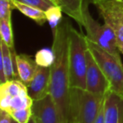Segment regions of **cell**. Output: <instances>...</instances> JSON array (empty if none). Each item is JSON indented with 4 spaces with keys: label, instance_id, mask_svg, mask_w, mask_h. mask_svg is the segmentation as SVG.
Returning <instances> with one entry per match:
<instances>
[{
    "label": "cell",
    "instance_id": "obj_1",
    "mask_svg": "<svg viewBox=\"0 0 123 123\" xmlns=\"http://www.w3.org/2000/svg\"><path fill=\"white\" fill-rule=\"evenodd\" d=\"M71 25L68 19H62L53 31L51 49L54 62L51 68L50 94L57 108L60 123H71V84L68 64V32Z\"/></svg>",
    "mask_w": 123,
    "mask_h": 123
},
{
    "label": "cell",
    "instance_id": "obj_2",
    "mask_svg": "<svg viewBox=\"0 0 123 123\" xmlns=\"http://www.w3.org/2000/svg\"><path fill=\"white\" fill-rule=\"evenodd\" d=\"M88 41L71 24L68 32V64L71 88L86 89Z\"/></svg>",
    "mask_w": 123,
    "mask_h": 123
},
{
    "label": "cell",
    "instance_id": "obj_3",
    "mask_svg": "<svg viewBox=\"0 0 123 123\" xmlns=\"http://www.w3.org/2000/svg\"><path fill=\"white\" fill-rule=\"evenodd\" d=\"M104 95L86 89H71V123H94L104 104Z\"/></svg>",
    "mask_w": 123,
    "mask_h": 123
},
{
    "label": "cell",
    "instance_id": "obj_4",
    "mask_svg": "<svg viewBox=\"0 0 123 123\" xmlns=\"http://www.w3.org/2000/svg\"><path fill=\"white\" fill-rule=\"evenodd\" d=\"M89 0H84L83 5V20L81 27L86 31V38L103 50L116 56L121 57L117 38L106 24H100L91 15L89 8Z\"/></svg>",
    "mask_w": 123,
    "mask_h": 123
},
{
    "label": "cell",
    "instance_id": "obj_5",
    "mask_svg": "<svg viewBox=\"0 0 123 123\" xmlns=\"http://www.w3.org/2000/svg\"><path fill=\"white\" fill-rule=\"evenodd\" d=\"M88 48L109 82L111 91L123 97V64L121 58L111 54L89 41Z\"/></svg>",
    "mask_w": 123,
    "mask_h": 123
},
{
    "label": "cell",
    "instance_id": "obj_6",
    "mask_svg": "<svg viewBox=\"0 0 123 123\" xmlns=\"http://www.w3.org/2000/svg\"><path fill=\"white\" fill-rule=\"evenodd\" d=\"M95 5L106 24L115 33L118 46L123 42V3L116 0H89Z\"/></svg>",
    "mask_w": 123,
    "mask_h": 123
},
{
    "label": "cell",
    "instance_id": "obj_7",
    "mask_svg": "<svg viewBox=\"0 0 123 123\" xmlns=\"http://www.w3.org/2000/svg\"><path fill=\"white\" fill-rule=\"evenodd\" d=\"M86 90L104 96L111 90L109 82L89 48L87 51Z\"/></svg>",
    "mask_w": 123,
    "mask_h": 123
},
{
    "label": "cell",
    "instance_id": "obj_8",
    "mask_svg": "<svg viewBox=\"0 0 123 123\" xmlns=\"http://www.w3.org/2000/svg\"><path fill=\"white\" fill-rule=\"evenodd\" d=\"M32 116L37 123H60L56 105L51 94L37 100H33Z\"/></svg>",
    "mask_w": 123,
    "mask_h": 123
},
{
    "label": "cell",
    "instance_id": "obj_9",
    "mask_svg": "<svg viewBox=\"0 0 123 123\" xmlns=\"http://www.w3.org/2000/svg\"><path fill=\"white\" fill-rule=\"evenodd\" d=\"M51 68L38 65L33 79L27 85L29 95L33 100L46 97L50 94Z\"/></svg>",
    "mask_w": 123,
    "mask_h": 123
},
{
    "label": "cell",
    "instance_id": "obj_10",
    "mask_svg": "<svg viewBox=\"0 0 123 123\" xmlns=\"http://www.w3.org/2000/svg\"><path fill=\"white\" fill-rule=\"evenodd\" d=\"M105 123H123V97L110 90L105 95Z\"/></svg>",
    "mask_w": 123,
    "mask_h": 123
},
{
    "label": "cell",
    "instance_id": "obj_11",
    "mask_svg": "<svg viewBox=\"0 0 123 123\" xmlns=\"http://www.w3.org/2000/svg\"><path fill=\"white\" fill-rule=\"evenodd\" d=\"M15 51L3 41L0 43V84L18 78L15 62Z\"/></svg>",
    "mask_w": 123,
    "mask_h": 123
},
{
    "label": "cell",
    "instance_id": "obj_12",
    "mask_svg": "<svg viewBox=\"0 0 123 123\" xmlns=\"http://www.w3.org/2000/svg\"><path fill=\"white\" fill-rule=\"evenodd\" d=\"M27 94H29L27 86L19 79H13L0 84V108L6 111L11 99Z\"/></svg>",
    "mask_w": 123,
    "mask_h": 123
},
{
    "label": "cell",
    "instance_id": "obj_13",
    "mask_svg": "<svg viewBox=\"0 0 123 123\" xmlns=\"http://www.w3.org/2000/svg\"><path fill=\"white\" fill-rule=\"evenodd\" d=\"M15 62L18 79L27 86L36 74L38 64L31 56L23 53L16 54Z\"/></svg>",
    "mask_w": 123,
    "mask_h": 123
},
{
    "label": "cell",
    "instance_id": "obj_14",
    "mask_svg": "<svg viewBox=\"0 0 123 123\" xmlns=\"http://www.w3.org/2000/svg\"><path fill=\"white\" fill-rule=\"evenodd\" d=\"M84 0H58V5L63 13L78 23L81 27L83 20V5Z\"/></svg>",
    "mask_w": 123,
    "mask_h": 123
},
{
    "label": "cell",
    "instance_id": "obj_15",
    "mask_svg": "<svg viewBox=\"0 0 123 123\" xmlns=\"http://www.w3.org/2000/svg\"><path fill=\"white\" fill-rule=\"evenodd\" d=\"M14 9L19 10L21 14L25 15L26 17L30 18L34 20L39 25H43L47 21L46 16V13L39 9H36L32 6L17 2L15 0H11Z\"/></svg>",
    "mask_w": 123,
    "mask_h": 123
},
{
    "label": "cell",
    "instance_id": "obj_16",
    "mask_svg": "<svg viewBox=\"0 0 123 123\" xmlns=\"http://www.w3.org/2000/svg\"><path fill=\"white\" fill-rule=\"evenodd\" d=\"M0 35H1V41L7 45L13 51H14L12 20L0 19Z\"/></svg>",
    "mask_w": 123,
    "mask_h": 123
},
{
    "label": "cell",
    "instance_id": "obj_17",
    "mask_svg": "<svg viewBox=\"0 0 123 123\" xmlns=\"http://www.w3.org/2000/svg\"><path fill=\"white\" fill-rule=\"evenodd\" d=\"M54 52L52 49H48V48H43L36 52L35 56V60L36 63L41 67L50 68L54 62Z\"/></svg>",
    "mask_w": 123,
    "mask_h": 123
},
{
    "label": "cell",
    "instance_id": "obj_18",
    "mask_svg": "<svg viewBox=\"0 0 123 123\" xmlns=\"http://www.w3.org/2000/svg\"><path fill=\"white\" fill-rule=\"evenodd\" d=\"M46 16L47 22L49 23L50 26L54 31L55 28L59 25V23L62 21V9L59 5H55L53 7L50 8L47 11H46Z\"/></svg>",
    "mask_w": 123,
    "mask_h": 123
},
{
    "label": "cell",
    "instance_id": "obj_19",
    "mask_svg": "<svg viewBox=\"0 0 123 123\" xmlns=\"http://www.w3.org/2000/svg\"><path fill=\"white\" fill-rule=\"evenodd\" d=\"M17 2L22 3V4H27V5L32 6L36 9H39L41 10L47 11L50 8L53 7L55 5H57L52 0H15Z\"/></svg>",
    "mask_w": 123,
    "mask_h": 123
},
{
    "label": "cell",
    "instance_id": "obj_20",
    "mask_svg": "<svg viewBox=\"0 0 123 123\" xmlns=\"http://www.w3.org/2000/svg\"><path fill=\"white\" fill-rule=\"evenodd\" d=\"M8 113L18 123H29L31 118L32 117L31 108L17 110V111H13L11 112H8Z\"/></svg>",
    "mask_w": 123,
    "mask_h": 123
},
{
    "label": "cell",
    "instance_id": "obj_21",
    "mask_svg": "<svg viewBox=\"0 0 123 123\" xmlns=\"http://www.w3.org/2000/svg\"><path fill=\"white\" fill-rule=\"evenodd\" d=\"M14 9L11 0H0V19L12 20V10Z\"/></svg>",
    "mask_w": 123,
    "mask_h": 123
},
{
    "label": "cell",
    "instance_id": "obj_22",
    "mask_svg": "<svg viewBox=\"0 0 123 123\" xmlns=\"http://www.w3.org/2000/svg\"><path fill=\"white\" fill-rule=\"evenodd\" d=\"M0 123H12V117L6 111H0Z\"/></svg>",
    "mask_w": 123,
    "mask_h": 123
},
{
    "label": "cell",
    "instance_id": "obj_23",
    "mask_svg": "<svg viewBox=\"0 0 123 123\" xmlns=\"http://www.w3.org/2000/svg\"><path fill=\"white\" fill-rule=\"evenodd\" d=\"M104 105V104H103ZM94 123H105V121H104V110H103V107L102 109L100 110L99 111V115L97 116L96 117L95 121H94Z\"/></svg>",
    "mask_w": 123,
    "mask_h": 123
},
{
    "label": "cell",
    "instance_id": "obj_24",
    "mask_svg": "<svg viewBox=\"0 0 123 123\" xmlns=\"http://www.w3.org/2000/svg\"><path fill=\"white\" fill-rule=\"evenodd\" d=\"M119 50H120V52L123 55V42L119 46Z\"/></svg>",
    "mask_w": 123,
    "mask_h": 123
},
{
    "label": "cell",
    "instance_id": "obj_25",
    "mask_svg": "<svg viewBox=\"0 0 123 123\" xmlns=\"http://www.w3.org/2000/svg\"><path fill=\"white\" fill-rule=\"evenodd\" d=\"M29 123H37V122H36V119H35V118H34V117H33V116H32V117L31 118V120H30Z\"/></svg>",
    "mask_w": 123,
    "mask_h": 123
},
{
    "label": "cell",
    "instance_id": "obj_26",
    "mask_svg": "<svg viewBox=\"0 0 123 123\" xmlns=\"http://www.w3.org/2000/svg\"><path fill=\"white\" fill-rule=\"evenodd\" d=\"M52 1H53V2H55L58 5V0H52Z\"/></svg>",
    "mask_w": 123,
    "mask_h": 123
},
{
    "label": "cell",
    "instance_id": "obj_27",
    "mask_svg": "<svg viewBox=\"0 0 123 123\" xmlns=\"http://www.w3.org/2000/svg\"><path fill=\"white\" fill-rule=\"evenodd\" d=\"M12 123H18V122H17V121H14V120L12 118Z\"/></svg>",
    "mask_w": 123,
    "mask_h": 123
},
{
    "label": "cell",
    "instance_id": "obj_28",
    "mask_svg": "<svg viewBox=\"0 0 123 123\" xmlns=\"http://www.w3.org/2000/svg\"><path fill=\"white\" fill-rule=\"evenodd\" d=\"M116 1H119V2H122L123 3V0H116Z\"/></svg>",
    "mask_w": 123,
    "mask_h": 123
}]
</instances>
